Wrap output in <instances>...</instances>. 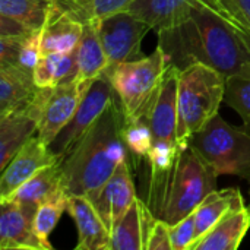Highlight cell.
<instances>
[{
  "mask_svg": "<svg viewBox=\"0 0 250 250\" xmlns=\"http://www.w3.org/2000/svg\"><path fill=\"white\" fill-rule=\"evenodd\" d=\"M157 34V47L163 50L168 64L180 70L204 63L229 78L250 69L249 48L233 21L208 4H198L183 22Z\"/></svg>",
  "mask_w": 250,
  "mask_h": 250,
  "instance_id": "1",
  "label": "cell"
},
{
  "mask_svg": "<svg viewBox=\"0 0 250 250\" xmlns=\"http://www.w3.org/2000/svg\"><path fill=\"white\" fill-rule=\"evenodd\" d=\"M123 126L125 113L116 97L60 161L63 188L69 196L95 190L113 176L122 161L129 160Z\"/></svg>",
  "mask_w": 250,
  "mask_h": 250,
  "instance_id": "2",
  "label": "cell"
},
{
  "mask_svg": "<svg viewBox=\"0 0 250 250\" xmlns=\"http://www.w3.org/2000/svg\"><path fill=\"white\" fill-rule=\"evenodd\" d=\"M218 174L189 145L180 149L177 160L163 183L149 192L151 212L171 224L195 212L201 202L217 188Z\"/></svg>",
  "mask_w": 250,
  "mask_h": 250,
  "instance_id": "3",
  "label": "cell"
},
{
  "mask_svg": "<svg viewBox=\"0 0 250 250\" xmlns=\"http://www.w3.org/2000/svg\"><path fill=\"white\" fill-rule=\"evenodd\" d=\"M226 75L204 63H193L180 70L177 95V145L180 148L189 146L190 138L218 114L226 97Z\"/></svg>",
  "mask_w": 250,
  "mask_h": 250,
  "instance_id": "4",
  "label": "cell"
},
{
  "mask_svg": "<svg viewBox=\"0 0 250 250\" xmlns=\"http://www.w3.org/2000/svg\"><path fill=\"white\" fill-rule=\"evenodd\" d=\"M189 145L218 176H237L250 185V135L242 126H230L217 114Z\"/></svg>",
  "mask_w": 250,
  "mask_h": 250,
  "instance_id": "5",
  "label": "cell"
},
{
  "mask_svg": "<svg viewBox=\"0 0 250 250\" xmlns=\"http://www.w3.org/2000/svg\"><path fill=\"white\" fill-rule=\"evenodd\" d=\"M180 69L168 64L158 92L155 94L148 111L152 132V148L145 160L154 173L168 171L180 152L177 145V95Z\"/></svg>",
  "mask_w": 250,
  "mask_h": 250,
  "instance_id": "6",
  "label": "cell"
},
{
  "mask_svg": "<svg viewBox=\"0 0 250 250\" xmlns=\"http://www.w3.org/2000/svg\"><path fill=\"white\" fill-rule=\"evenodd\" d=\"M167 67L168 60L157 47L152 54L125 62L105 75L113 85L125 117H136L149 111Z\"/></svg>",
  "mask_w": 250,
  "mask_h": 250,
  "instance_id": "7",
  "label": "cell"
},
{
  "mask_svg": "<svg viewBox=\"0 0 250 250\" xmlns=\"http://www.w3.org/2000/svg\"><path fill=\"white\" fill-rule=\"evenodd\" d=\"M152 28L133 13L123 10L98 21L100 38L107 56L108 67L104 75L116 66L141 59V44Z\"/></svg>",
  "mask_w": 250,
  "mask_h": 250,
  "instance_id": "8",
  "label": "cell"
},
{
  "mask_svg": "<svg viewBox=\"0 0 250 250\" xmlns=\"http://www.w3.org/2000/svg\"><path fill=\"white\" fill-rule=\"evenodd\" d=\"M116 98V92L108 76L101 75L92 81L86 94L83 95L75 116L67 126L51 142L50 149L59 157L64 158L76 142L88 132L95 120L105 111V108Z\"/></svg>",
  "mask_w": 250,
  "mask_h": 250,
  "instance_id": "9",
  "label": "cell"
},
{
  "mask_svg": "<svg viewBox=\"0 0 250 250\" xmlns=\"http://www.w3.org/2000/svg\"><path fill=\"white\" fill-rule=\"evenodd\" d=\"M92 81L70 79L47 88L37 136L48 146L75 116Z\"/></svg>",
  "mask_w": 250,
  "mask_h": 250,
  "instance_id": "10",
  "label": "cell"
},
{
  "mask_svg": "<svg viewBox=\"0 0 250 250\" xmlns=\"http://www.w3.org/2000/svg\"><path fill=\"white\" fill-rule=\"evenodd\" d=\"M85 196L91 201L111 233L113 227L138 198L130 174V160L122 161L117 170L104 185Z\"/></svg>",
  "mask_w": 250,
  "mask_h": 250,
  "instance_id": "11",
  "label": "cell"
},
{
  "mask_svg": "<svg viewBox=\"0 0 250 250\" xmlns=\"http://www.w3.org/2000/svg\"><path fill=\"white\" fill-rule=\"evenodd\" d=\"M47 88H40L34 100L21 110L0 117V170H3L22 145L37 135Z\"/></svg>",
  "mask_w": 250,
  "mask_h": 250,
  "instance_id": "12",
  "label": "cell"
},
{
  "mask_svg": "<svg viewBox=\"0 0 250 250\" xmlns=\"http://www.w3.org/2000/svg\"><path fill=\"white\" fill-rule=\"evenodd\" d=\"M59 158L37 135L29 138L13 155L0 176V201L7 199L21 185L47 166L59 163Z\"/></svg>",
  "mask_w": 250,
  "mask_h": 250,
  "instance_id": "13",
  "label": "cell"
},
{
  "mask_svg": "<svg viewBox=\"0 0 250 250\" xmlns=\"http://www.w3.org/2000/svg\"><path fill=\"white\" fill-rule=\"evenodd\" d=\"M198 4H208L231 19L220 0H135L126 10L160 32L183 22Z\"/></svg>",
  "mask_w": 250,
  "mask_h": 250,
  "instance_id": "14",
  "label": "cell"
},
{
  "mask_svg": "<svg viewBox=\"0 0 250 250\" xmlns=\"http://www.w3.org/2000/svg\"><path fill=\"white\" fill-rule=\"evenodd\" d=\"M0 249L42 250L32 229L35 211L12 199L0 201Z\"/></svg>",
  "mask_w": 250,
  "mask_h": 250,
  "instance_id": "15",
  "label": "cell"
},
{
  "mask_svg": "<svg viewBox=\"0 0 250 250\" xmlns=\"http://www.w3.org/2000/svg\"><path fill=\"white\" fill-rule=\"evenodd\" d=\"M67 212L78 231L76 250H110L111 233L85 195L69 196Z\"/></svg>",
  "mask_w": 250,
  "mask_h": 250,
  "instance_id": "16",
  "label": "cell"
},
{
  "mask_svg": "<svg viewBox=\"0 0 250 250\" xmlns=\"http://www.w3.org/2000/svg\"><path fill=\"white\" fill-rule=\"evenodd\" d=\"M82 32L83 23L54 0L42 26V54L75 51Z\"/></svg>",
  "mask_w": 250,
  "mask_h": 250,
  "instance_id": "17",
  "label": "cell"
},
{
  "mask_svg": "<svg viewBox=\"0 0 250 250\" xmlns=\"http://www.w3.org/2000/svg\"><path fill=\"white\" fill-rule=\"evenodd\" d=\"M38 89L32 72L16 64H0V117L28 105Z\"/></svg>",
  "mask_w": 250,
  "mask_h": 250,
  "instance_id": "18",
  "label": "cell"
},
{
  "mask_svg": "<svg viewBox=\"0 0 250 250\" xmlns=\"http://www.w3.org/2000/svg\"><path fill=\"white\" fill-rule=\"evenodd\" d=\"M60 161L47 166L38 173H35L31 179H28L23 185H21L7 199H12L31 211H37L40 204L53 199L56 196L64 195L66 190L63 188Z\"/></svg>",
  "mask_w": 250,
  "mask_h": 250,
  "instance_id": "19",
  "label": "cell"
},
{
  "mask_svg": "<svg viewBox=\"0 0 250 250\" xmlns=\"http://www.w3.org/2000/svg\"><path fill=\"white\" fill-rule=\"evenodd\" d=\"M250 227V209L243 207L223 217L190 250H236Z\"/></svg>",
  "mask_w": 250,
  "mask_h": 250,
  "instance_id": "20",
  "label": "cell"
},
{
  "mask_svg": "<svg viewBox=\"0 0 250 250\" xmlns=\"http://www.w3.org/2000/svg\"><path fill=\"white\" fill-rule=\"evenodd\" d=\"M108 67L107 56L100 38L98 21L86 22L76 48V73L81 81H94L104 75Z\"/></svg>",
  "mask_w": 250,
  "mask_h": 250,
  "instance_id": "21",
  "label": "cell"
},
{
  "mask_svg": "<svg viewBox=\"0 0 250 250\" xmlns=\"http://www.w3.org/2000/svg\"><path fill=\"white\" fill-rule=\"evenodd\" d=\"M243 207H246V205H245L243 196L237 188L212 190L193 212L195 214V227H196V242L201 237H204L223 217H226L229 212H231L234 209H240Z\"/></svg>",
  "mask_w": 250,
  "mask_h": 250,
  "instance_id": "22",
  "label": "cell"
},
{
  "mask_svg": "<svg viewBox=\"0 0 250 250\" xmlns=\"http://www.w3.org/2000/svg\"><path fill=\"white\" fill-rule=\"evenodd\" d=\"M148 204L136 198L111 230L110 250H145V211Z\"/></svg>",
  "mask_w": 250,
  "mask_h": 250,
  "instance_id": "23",
  "label": "cell"
},
{
  "mask_svg": "<svg viewBox=\"0 0 250 250\" xmlns=\"http://www.w3.org/2000/svg\"><path fill=\"white\" fill-rule=\"evenodd\" d=\"M76 73V50L72 53L42 54L34 69V81L38 88L57 86L70 81Z\"/></svg>",
  "mask_w": 250,
  "mask_h": 250,
  "instance_id": "24",
  "label": "cell"
},
{
  "mask_svg": "<svg viewBox=\"0 0 250 250\" xmlns=\"http://www.w3.org/2000/svg\"><path fill=\"white\" fill-rule=\"evenodd\" d=\"M54 0H0V15L18 21L29 31L44 26Z\"/></svg>",
  "mask_w": 250,
  "mask_h": 250,
  "instance_id": "25",
  "label": "cell"
},
{
  "mask_svg": "<svg viewBox=\"0 0 250 250\" xmlns=\"http://www.w3.org/2000/svg\"><path fill=\"white\" fill-rule=\"evenodd\" d=\"M67 201L69 195L64 193L38 205L34 214L32 229L42 250H53V246L50 243V234L56 229L63 212H67Z\"/></svg>",
  "mask_w": 250,
  "mask_h": 250,
  "instance_id": "26",
  "label": "cell"
},
{
  "mask_svg": "<svg viewBox=\"0 0 250 250\" xmlns=\"http://www.w3.org/2000/svg\"><path fill=\"white\" fill-rule=\"evenodd\" d=\"M135 0H59V3L83 25L126 10Z\"/></svg>",
  "mask_w": 250,
  "mask_h": 250,
  "instance_id": "27",
  "label": "cell"
},
{
  "mask_svg": "<svg viewBox=\"0 0 250 250\" xmlns=\"http://www.w3.org/2000/svg\"><path fill=\"white\" fill-rule=\"evenodd\" d=\"M123 138L129 152V160L132 158L136 163L146 160L154 141L148 113L136 117H125Z\"/></svg>",
  "mask_w": 250,
  "mask_h": 250,
  "instance_id": "28",
  "label": "cell"
},
{
  "mask_svg": "<svg viewBox=\"0 0 250 250\" xmlns=\"http://www.w3.org/2000/svg\"><path fill=\"white\" fill-rule=\"evenodd\" d=\"M224 103L234 108L243 120V129L250 135V69L227 78Z\"/></svg>",
  "mask_w": 250,
  "mask_h": 250,
  "instance_id": "29",
  "label": "cell"
},
{
  "mask_svg": "<svg viewBox=\"0 0 250 250\" xmlns=\"http://www.w3.org/2000/svg\"><path fill=\"white\" fill-rule=\"evenodd\" d=\"M145 250H171L170 224L157 218L149 207L145 214Z\"/></svg>",
  "mask_w": 250,
  "mask_h": 250,
  "instance_id": "30",
  "label": "cell"
},
{
  "mask_svg": "<svg viewBox=\"0 0 250 250\" xmlns=\"http://www.w3.org/2000/svg\"><path fill=\"white\" fill-rule=\"evenodd\" d=\"M42 56V28L32 29L22 37L16 66L32 72Z\"/></svg>",
  "mask_w": 250,
  "mask_h": 250,
  "instance_id": "31",
  "label": "cell"
},
{
  "mask_svg": "<svg viewBox=\"0 0 250 250\" xmlns=\"http://www.w3.org/2000/svg\"><path fill=\"white\" fill-rule=\"evenodd\" d=\"M171 250H190L196 242L195 214H190L170 226Z\"/></svg>",
  "mask_w": 250,
  "mask_h": 250,
  "instance_id": "32",
  "label": "cell"
},
{
  "mask_svg": "<svg viewBox=\"0 0 250 250\" xmlns=\"http://www.w3.org/2000/svg\"><path fill=\"white\" fill-rule=\"evenodd\" d=\"M231 21L250 31V0H220Z\"/></svg>",
  "mask_w": 250,
  "mask_h": 250,
  "instance_id": "33",
  "label": "cell"
},
{
  "mask_svg": "<svg viewBox=\"0 0 250 250\" xmlns=\"http://www.w3.org/2000/svg\"><path fill=\"white\" fill-rule=\"evenodd\" d=\"M23 35H0V64L18 63L19 47Z\"/></svg>",
  "mask_w": 250,
  "mask_h": 250,
  "instance_id": "34",
  "label": "cell"
},
{
  "mask_svg": "<svg viewBox=\"0 0 250 250\" xmlns=\"http://www.w3.org/2000/svg\"><path fill=\"white\" fill-rule=\"evenodd\" d=\"M26 32H29V29L22 23L0 15V35H23Z\"/></svg>",
  "mask_w": 250,
  "mask_h": 250,
  "instance_id": "35",
  "label": "cell"
},
{
  "mask_svg": "<svg viewBox=\"0 0 250 250\" xmlns=\"http://www.w3.org/2000/svg\"><path fill=\"white\" fill-rule=\"evenodd\" d=\"M233 23H234V29L237 31V34L240 35V38L243 40V42L246 44V47L249 48V51H250V31L249 29H246L245 26H242V25L236 23V22H233Z\"/></svg>",
  "mask_w": 250,
  "mask_h": 250,
  "instance_id": "36",
  "label": "cell"
},
{
  "mask_svg": "<svg viewBox=\"0 0 250 250\" xmlns=\"http://www.w3.org/2000/svg\"><path fill=\"white\" fill-rule=\"evenodd\" d=\"M249 209H250V207H249Z\"/></svg>",
  "mask_w": 250,
  "mask_h": 250,
  "instance_id": "37",
  "label": "cell"
}]
</instances>
